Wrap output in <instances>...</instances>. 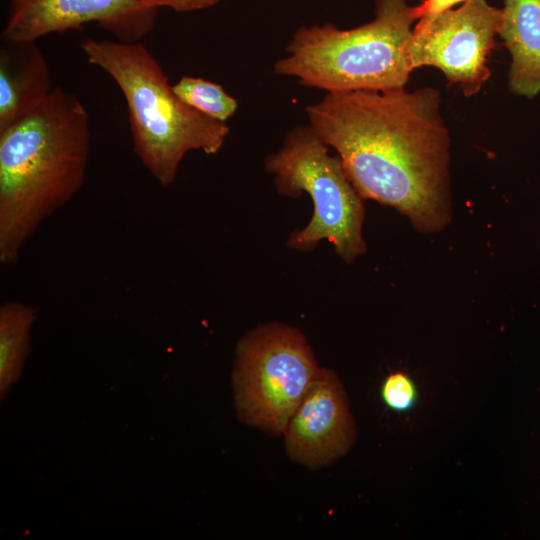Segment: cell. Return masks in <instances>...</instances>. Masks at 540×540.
Wrapping results in <instances>:
<instances>
[{"label":"cell","mask_w":540,"mask_h":540,"mask_svg":"<svg viewBox=\"0 0 540 540\" xmlns=\"http://www.w3.org/2000/svg\"><path fill=\"white\" fill-rule=\"evenodd\" d=\"M306 112L363 200L395 209L423 234L449 225L450 135L438 90L327 93Z\"/></svg>","instance_id":"obj_1"},{"label":"cell","mask_w":540,"mask_h":540,"mask_svg":"<svg viewBox=\"0 0 540 540\" xmlns=\"http://www.w3.org/2000/svg\"><path fill=\"white\" fill-rule=\"evenodd\" d=\"M90 117L60 86L29 115L0 130V262L15 264L39 226L86 181Z\"/></svg>","instance_id":"obj_2"},{"label":"cell","mask_w":540,"mask_h":540,"mask_svg":"<svg viewBox=\"0 0 540 540\" xmlns=\"http://www.w3.org/2000/svg\"><path fill=\"white\" fill-rule=\"evenodd\" d=\"M80 46L87 61L120 88L128 107L133 150L159 184L173 183L189 151L212 155L221 150L228 125L185 104L145 45L87 38Z\"/></svg>","instance_id":"obj_3"},{"label":"cell","mask_w":540,"mask_h":540,"mask_svg":"<svg viewBox=\"0 0 540 540\" xmlns=\"http://www.w3.org/2000/svg\"><path fill=\"white\" fill-rule=\"evenodd\" d=\"M416 21L406 0H377L375 18L358 27L301 26L274 70L327 93L405 88L408 42Z\"/></svg>","instance_id":"obj_4"},{"label":"cell","mask_w":540,"mask_h":540,"mask_svg":"<svg viewBox=\"0 0 540 540\" xmlns=\"http://www.w3.org/2000/svg\"><path fill=\"white\" fill-rule=\"evenodd\" d=\"M328 147L309 124L297 126L280 150L267 156L265 168L279 193L296 198L306 192L313 202L309 223L293 232L287 245L308 252L327 240L341 259L352 263L366 250L363 199Z\"/></svg>","instance_id":"obj_5"},{"label":"cell","mask_w":540,"mask_h":540,"mask_svg":"<svg viewBox=\"0 0 540 540\" xmlns=\"http://www.w3.org/2000/svg\"><path fill=\"white\" fill-rule=\"evenodd\" d=\"M320 370L297 328L272 322L248 331L236 344L232 372L238 417L280 435Z\"/></svg>","instance_id":"obj_6"},{"label":"cell","mask_w":540,"mask_h":540,"mask_svg":"<svg viewBox=\"0 0 540 540\" xmlns=\"http://www.w3.org/2000/svg\"><path fill=\"white\" fill-rule=\"evenodd\" d=\"M501 9L486 0H468L456 9L418 21L408 42L412 71L422 66L440 69L449 84L463 94L478 93L490 78L488 56L495 46Z\"/></svg>","instance_id":"obj_7"},{"label":"cell","mask_w":540,"mask_h":540,"mask_svg":"<svg viewBox=\"0 0 540 540\" xmlns=\"http://www.w3.org/2000/svg\"><path fill=\"white\" fill-rule=\"evenodd\" d=\"M157 11L141 0H10L1 38L36 42L48 34L96 22L118 41L138 42L153 29Z\"/></svg>","instance_id":"obj_8"},{"label":"cell","mask_w":540,"mask_h":540,"mask_svg":"<svg viewBox=\"0 0 540 540\" xmlns=\"http://www.w3.org/2000/svg\"><path fill=\"white\" fill-rule=\"evenodd\" d=\"M283 434L289 457L310 469L325 467L350 449L355 425L334 371L321 368Z\"/></svg>","instance_id":"obj_9"},{"label":"cell","mask_w":540,"mask_h":540,"mask_svg":"<svg viewBox=\"0 0 540 540\" xmlns=\"http://www.w3.org/2000/svg\"><path fill=\"white\" fill-rule=\"evenodd\" d=\"M52 89L50 69L37 43L4 41L0 49V130L29 115Z\"/></svg>","instance_id":"obj_10"},{"label":"cell","mask_w":540,"mask_h":540,"mask_svg":"<svg viewBox=\"0 0 540 540\" xmlns=\"http://www.w3.org/2000/svg\"><path fill=\"white\" fill-rule=\"evenodd\" d=\"M511 55L508 85L512 93H540V0H504L497 30Z\"/></svg>","instance_id":"obj_11"},{"label":"cell","mask_w":540,"mask_h":540,"mask_svg":"<svg viewBox=\"0 0 540 540\" xmlns=\"http://www.w3.org/2000/svg\"><path fill=\"white\" fill-rule=\"evenodd\" d=\"M37 310L29 304L8 301L0 307V392L3 397L20 376L29 354L30 332Z\"/></svg>","instance_id":"obj_12"},{"label":"cell","mask_w":540,"mask_h":540,"mask_svg":"<svg viewBox=\"0 0 540 540\" xmlns=\"http://www.w3.org/2000/svg\"><path fill=\"white\" fill-rule=\"evenodd\" d=\"M172 88L185 104L218 121L225 122L238 108L237 100L221 85L202 78L184 76Z\"/></svg>","instance_id":"obj_13"},{"label":"cell","mask_w":540,"mask_h":540,"mask_svg":"<svg viewBox=\"0 0 540 540\" xmlns=\"http://www.w3.org/2000/svg\"><path fill=\"white\" fill-rule=\"evenodd\" d=\"M380 395L389 409L406 412L413 408L417 401V388L408 374L397 371L383 380Z\"/></svg>","instance_id":"obj_14"},{"label":"cell","mask_w":540,"mask_h":540,"mask_svg":"<svg viewBox=\"0 0 540 540\" xmlns=\"http://www.w3.org/2000/svg\"><path fill=\"white\" fill-rule=\"evenodd\" d=\"M222 0H141V2L153 9L168 7L177 12H191L211 7Z\"/></svg>","instance_id":"obj_15"},{"label":"cell","mask_w":540,"mask_h":540,"mask_svg":"<svg viewBox=\"0 0 540 540\" xmlns=\"http://www.w3.org/2000/svg\"><path fill=\"white\" fill-rule=\"evenodd\" d=\"M468 0H422L421 3L413 7V14L416 21H425L433 18L439 13L452 9L459 3H465Z\"/></svg>","instance_id":"obj_16"}]
</instances>
